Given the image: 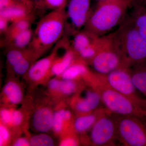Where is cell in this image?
I'll use <instances>...</instances> for the list:
<instances>
[{
  "label": "cell",
  "instance_id": "1",
  "mask_svg": "<svg viewBox=\"0 0 146 146\" xmlns=\"http://www.w3.org/2000/svg\"><path fill=\"white\" fill-rule=\"evenodd\" d=\"M128 0H101L90 12L85 30L100 36L121 24L130 5Z\"/></svg>",
  "mask_w": 146,
  "mask_h": 146
},
{
  "label": "cell",
  "instance_id": "2",
  "mask_svg": "<svg viewBox=\"0 0 146 146\" xmlns=\"http://www.w3.org/2000/svg\"><path fill=\"white\" fill-rule=\"evenodd\" d=\"M67 18L64 9L54 10L42 17L36 25L28 47L40 57L61 38Z\"/></svg>",
  "mask_w": 146,
  "mask_h": 146
},
{
  "label": "cell",
  "instance_id": "3",
  "mask_svg": "<svg viewBox=\"0 0 146 146\" xmlns=\"http://www.w3.org/2000/svg\"><path fill=\"white\" fill-rule=\"evenodd\" d=\"M89 63L96 74L102 76L119 68L131 67L114 33L100 37L98 51Z\"/></svg>",
  "mask_w": 146,
  "mask_h": 146
},
{
  "label": "cell",
  "instance_id": "4",
  "mask_svg": "<svg viewBox=\"0 0 146 146\" xmlns=\"http://www.w3.org/2000/svg\"><path fill=\"white\" fill-rule=\"evenodd\" d=\"M114 34L131 67L146 62V39L137 31L129 18H125Z\"/></svg>",
  "mask_w": 146,
  "mask_h": 146
},
{
  "label": "cell",
  "instance_id": "5",
  "mask_svg": "<svg viewBox=\"0 0 146 146\" xmlns=\"http://www.w3.org/2000/svg\"><path fill=\"white\" fill-rule=\"evenodd\" d=\"M94 88L100 94L102 103L110 113L119 116H131L146 121V110L129 98L106 86L98 78Z\"/></svg>",
  "mask_w": 146,
  "mask_h": 146
},
{
  "label": "cell",
  "instance_id": "6",
  "mask_svg": "<svg viewBox=\"0 0 146 146\" xmlns=\"http://www.w3.org/2000/svg\"><path fill=\"white\" fill-rule=\"evenodd\" d=\"M115 116L117 141L124 146H146V121L134 116Z\"/></svg>",
  "mask_w": 146,
  "mask_h": 146
},
{
  "label": "cell",
  "instance_id": "7",
  "mask_svg": "<svg viewBox=\"0 0 146 146\" xmlns=\"http://www.w3.org/2000/svg\"><path fill=\"white\" fill-rule=\"evenodd\" d=\"M99 75L106 86L129 98L146 110V99L142 97L132 82L130 68H121L106 75Z\"/></svg>",
  "mask_w": 146,
  "mask_h": 146
},
{
  "label": "cell",
  "instance_id": "8",
  "mask_svg": "<svg viewBox=\"0 0 146 146\" xmlns=\"http://www.w3.org/2000/svg\"><path fill=\"white\" fill-rule=\"evenodd\" d=\"M89 141L94 146H112L117 140L116 116L106 110L90 129Z\"/></svg>",
  "mask_w": 146,
  "mask_h": 146
},
{
  "label": "cell",
  "instance_id": "9",
  "mask_svg": "<svg viewBox=\"0 0 146 146\" xmlns=\"http://www.w3.org/2000/svg\"><path fill=\"white\" fill-rule=\"evenodd\" d=\"M58 42L49 55L36 60L23 76L27 81L33 84L46 82L51 77V69L55 60L58 57V51L64 43Z\"/></svg>",
  "mask_w": 146,
  "mask_h": 146
},
{
  "label": "cell",
  "instance_id": "10",
  "mask_svg": "<svg viewBox=\"0 0 146 146\" xmlns=\"http://www.w3.org/2000/svg\"><path fill=\"white\" fill-rule=\"evenodd\" d=\"M101 97L98 91L90 86L83 87L77 94L72 97L70 102L71 108L77 116L89 114L101 108Z\"/></svg>",
  "mask_w": 146,
  "mask_h": 146
},
{
  "label": "cell",
  "instance_id": "11",
  "mask_svg": "<svg viewBox=\"0 0 146 146\" xmlns=\"http://www.w3.org/2000/svg\"><path fill=\"white\" fill-rule=\"evenodd\" d=\"M91 0H70L68 6L67 16L76 28L85 26L90 15Z\"/></svg>",
  "mask_w": 146,
  "mask_h": 146
},
{
  "label": "cell",
  "instance_id": "12",
  "mask_svg": "<svg viewBox=\"0 0 146 146\" xmlns=\"http://www.w3.org/2000/svg\"><path fill=\"white\" fill-rule=\"evenodd\" d=\"M54 111L48 106H41L37 108L32 117L33 129L38 133H47L52 129Z\"/></svg>",
  "mask_w": 146,
  "mask_h": 146
},
{
  "label": "cell",
  "instance_id": "13",
  "mask_svg": "<svg viewBox=\"0 0 146 146\" xmlns=\"http://www.w3.org/2000/svg\"><path fill=\"white\" fill-rule=\"evenodd\" d=\"M32 7V2L30 0L26 1H17L13 5L0 10V16L6 18L9 23H14L30 18V14Z\"/></svg>",
  "mask_w": 146,
  "mask_h": 146
},
{
  "label": "cell",
  "instance_id": "14",
  "mask_svg": "<svg viewBox=\"0 0 146 146\" xmlns=\"http://www.w3.org/2000/svg\"><path fill=\"white\" fill-rule=\"evenodd\" d=\"M106 110L105 108H101L91 113L78 115L73 121V130L77 133L84 134L91 129L97 120Z\"/></svg>",
  "mask_w": 146,
  "mask_h": 146
},
{
  "label": "cell",
  "instance_id": "15",
  "mask_svg": "<svg viewBox=\"0 0 146 146\" xmlns=\"http://www.w3.org/2000/svg\"><path fill=\"white\" fill-rule=\"evenodd\" d=\"M2 100L9 105L15 106L21 104L24 98L21 86L14 80H9L2 90Z\"/></svg>",
  "mask_w": 146,
  "mask_h": 146
},
{
  "label": "cell",
  "instance_id": "16",
  "mask_svg": "<svg viewBox=\"0 0 146 146\" xmlns=\"http://www.w3.org/2000/svg\"><path fill=\"white\" fill-rule=\"evenodd\" d=\"M89 72L86 62L78 57L59 78L63 79L81 80L85 79Z\"/></svg>",
  "mask_w": 146,
  "mask_h": 146
},
{
  "label": "cell",
  "instance_id": "17",
  "mask_svg": "<svg viewBox=\"0 0 146 146\" xmlns=\"http://www.w3.org/2000/svg\"><path fill=\"white\" fill-rule=\"evenodd\" d=\"M77 57L73 50L71 48H68L63 55L58 56L55 60L51 69V77H60Z\"/></svg>",
  "mask_w": 146,
  "mask_h": 146
},
{
  "label": "cell",
  "instance_id": "18",
  "mask_svg": "<svg viewBox=\"0 0 146 146\" xmlns=\"http://www.w3.org/2000/svg\"><path fill=\"white\" fill-rule=\"evenodd\" d=\"M131 76L136 89L146 99V62L131 66Z\"/></svg>",
  "mask_w": 146,
  "mask_h": 146
},
{
  "label": "cell",
  "instance_id": "19",
  "mask_svg": "<svg viewBox=\"0 0 146 146\" xmlns=\"http://www.w3.org/2000/svg\"><path fill=\"white\" fill-rule=\"evenodd\" d=\"M129 19L137 31L146 39V5L143 1L134 7L132 15Z\"/></svg>",
  "mask_w": 146,
  "mask_h": 146
},
{
  "label": "cell",
  "instance_id": "20",
  "mask_svg": "<svg viewBox=\"0 0 146 146\" xmlns=\"http://www.w3.org/2000/svg\"><path fill=\"white\" fill-rule=\"evenodd\" d=\"M100 36L84 30L77 33L73 40L71 48L77 54L93 44Z\"/></svg>",
  "mask_w": 146,
  "mask_h": 146
},
{
  "label": "cell",
  "instance_id": "21",
  "mask_svg": "<svg viewBox=\"0 0 146 146\" xmlns=\"http://www.w3.org/2000/svg\"><path fill=\"white\" fill-rule=\"evenodd\" d=\"M33 33V32L30 28L7 39V42L9 48H27L31 42Z\"/></svg>",
  "mask_w": 146,
  "mask_h": 146
},
{
  "label": "cell",
  "instance_id": "22",
  "mask_svg": "<svg viewBox=\"0 0 146 146\" xmlns=\"http://www.w3.org/2000/svg\"><path fill=\"white\" fill-rule=\"evenodd\" d=\"M82 80H70L60 78L59 95L68 97L74 96L84 86Z\"/></svg>",
  "mask_w": 146,
  "mask_h": 146
},
{
  "label": "cell",
  "instance_id": "23",
  "mask_svg": "<svg viewBox=\"0 0 146 146\" xmlns=\"http://www.w3.org/2000/svg\"><path fill=\"white\" fill-rule=\"evenodd\" d=\"M38 58L39 57L35 54V53L30 49L29 53L21 61L13 67L10 71H11L13 74L18 76H24Z\"/></svg>",
  "mask_w": 146,
  "mask_h": 146
},
{
  "label": "cell",
  "instance_id": "24",
  "mask_svg": "<svg viewBox=\"0 0 146 146\" xmlns=\"http://www.w3.org/2000/svg\"><path fill=\"white\" fill-rule=\"evenodd\" d=\"M64 109L65 108H59L54 112L52 130L55 134L60 137L69 131L72 130L68 128L65 123L63 116Z\"/></svg>",
  "mask_w": 146,
  "mask_h": 146
},
{
  "label": "cell",
  "instance_id": "25",
  "mask_svg": "<svg viewBox=\"0 0 146 146\" xmlns=\"http://www.w3.org/2000/svg\"><path fill=\"white\" fill-rule=\"evenodd\" d=\"M30 49L27 47L25 48H9L7 53V63L9 69L11 70L19 63L29 52Z\"/></svg>",
  "mask_w": 146,
  "mask_h": 146
},
{
  "label": "cell",
  "instance_id": "26",
  "mask_svg": "<svg viewBox=\"0 0 146 146\" xmlns=\"http://www.w3.org/2000/svg\"><path fill=\"white\" fill-rule=\"evenodd\" d=\"M31 18L11 23L6 32V39H8L15 35L30 28Z\"/></svg>",
  "mask_w": 146,
  "mask_h": 146
},
{
  "label": "cell",
  "instance_id": "27",
  "mask_svg": "<svg viewBox=\"0 0 146 146\" xmlns=\"http://www.w3.org/2000/svg\"><path fill=\"white\" fill-rule=\"evenodd\" d=\"M30 146H53L54 145V141L46 133H39L29 138Z\"/></svg>",
  "mask_w": 146,
  "mask_h": 146
},
{
  "label": "cell",
  "instance_id": "28",
  "mask_svg": "<svg viewBox=\"0 0 146 146\" xmlns=\"http://www.w3.org/2000/svg\"><path fill=\"white\" fill-rule=\"evenodd\" d=\"M74 130H70L60 136L59 145L60 146H78L80 144L79 139L76 135Z\"/></svg>",
  "mask_w": 146,
  "mask_h": 146
},
{
  "label": "cell",
  "instance_id": "29",
  "mask_svg": "<svg viewBox=\"0 0 146 146\" xmlns=\"http://www.w3.org/2000/svg\"><path fill=\"white\" fill-rule=\"evenodd\" d=\"M11 133L10 128L3 124L0 125V146H7L11 143Z\"/></svg>",
  "mask_w": 146,
  "mask_h": 146
},
{
  "label": "cell",
  "instance_id": "30",
  "mask_svg": "<svg viewBox=\"0 0 146 146\" xmlns=\"http://www.w3.org/2000/svg\"><path fill=\"white\" fill-rule=\"evenodd\" d=\"M25 119L23 112L20 110L11 108V128H16L21 126Z\"/></svg>",
  "mask_w": 146,
  "mask_h": 146
},
{
  "label": "cell",
  "instance_id": "31",
  "mask_svg": "<svg viewBox=\"0 0 146 146\" xmlns=\"http://www.w3.org/2000/svg\"><path fill=\"white\" fill-rule=\"evenodd\" d=\"M60 82V78L57 77L50 80L48 82V90L51 96L55 97L60 96L59 86Z\"/></svg>",
  "mask_w": 146,
  "mask_h": 146
},
{
  "label": "cell",
  "instance_id": "32",
  "mask_svg": "<svg viewBox=\"0 0 146 146\" xmlns=\"http://www.w3.org/2000/svg\"><path fill=\"white\" fill-rule=\"evenodd\" d=\"M0 118L1 123L11 128V108L4 107L1 108Z\"/></svg>",
  "mask_w": 146,
  "mask_h": 146
},
{
  "label": "cell",
  "instance_id": "33",
  "mask_svg": "<svg viewBox=\"0 0 146 146\" xmlns=\"http://www.w3.org/2000/svg\"><path fill=\"white\" fill-rule=\"evenodd\" d=\"M44 1L48 7L55 10L65 8L67 0H44Z\"/></svg>",
  "mask_w": 146,
  "mask_h": 146
},
{
  "label": "cell",
  "instance_id": "34",
  "mask_svg": "<svg viewBox=\"0 0 146 146\" xmlns=\"http://www.w3.org/2000/svg\"><path fill=\"white\" fill-rule=\"evenodd\" d=\"M12 146H30L29 139L25 136H21L15 138L12 141Z\"/></svg>",
  "mask_w": 146,
  "mask_h": 146
},
{
  "label": "cell",
  "instance_id": "35",
  "mask_svg": "<svg viewBox=\"0 0 146 146\" xmlns=\"http://www.w3.org/2000/svg\"><path fill=\"white\" fill-rule=\"evenodd\" d=\"M9 23L6 18L0 16V31L1 33H5L9 26L8 25Z\"/></svg>",
  "mask_w": 146,
  "mask_h": 146
},
{
  "label": "cell",
  "instance_id": "36",
  "mask_svg": "<svg viewBox=\"0 0 146 146\" xmlns=\"http://www.w3.org/2000/svg\"><path fill=\"white\" fill-rule=\"evenodd\" d=\"M16 1L17 0H0V10L13 5Z\"/></svg>",
  "mask_w": 146,
  "mask_h": 146
},
{
  "label": "cell",
  "instance_id": "37",
  "mask_svg": "<svg viewBox=\"0 0 146 146\" xmlns=\"http://www.w3.org/2000/svg\"><path fill=\"white\" fill-rule=\"evenodd\" d=\"M129 2L131 3L132 2H133L135 1V0H128Z\"/></svg>",
  "mask_w": 146,
  "mask_h": 146
},
{
  "label": "cell",
  "instance_id": "38",
  "mask_svg": "<svg viewBox=\"0 0 146 146\" xmlns=\"http://www.w3.org/2000/svg\"><path fill=\"white\" fill-rule=\"evenodd\" d=\"M18 1H28V0H17Z\"/></svg>",
  "mask_w": 146,
  "mask_h": 146
},
{
  "label": "cell",
  "instance_id": "39",
  "mask_svg": "<svg viewBox=\"0 0 146 146\" xmlns=\"http://www.w3.org/2000/svg\"><path fill=\"white\" fill-rule=\"evenodd\" d=\"M143 1L146 5V0H143Z\"/></svg>",
  "mask_w": 146,
  "mask_h": 146
},
{
  "label": "cell",
  "instance_id": "40",
  "mask_svg": "<svg viewBox=\"0 0 146 146\" xmlns=\"http://www.w3.org/2000/svg\"><path fill=\"white\" fill-rule=\"evenodd\" d=\"M33 1H40V0H33Z\"/></svg>",
  "mask_w": 146,
  "mask_h": 146
},
{
  "label": "cell",
  "instance_id": "41",
  "mask_svg": "<svg viewBox=\"0 0 146 146\" xmlns=\"http://www.w3.org/2000/svg\"><path fill=\"white\" fill-rule=\"evenodd\" d=\"M100 1H101V0H100Z\"/></svg>",
  "mask_w": 146,
  "mask_h": 146
}]
</instances>
